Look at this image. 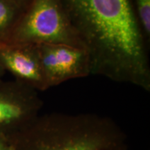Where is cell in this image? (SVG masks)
<instances>
[{"label":"cell","mask_w":150,"mask_h":150,"mask_svg":"<svg viewBox=\"0 0 150 150\" xmlns=\"http://www.w3.org/2000/svg\"><path fill=\"white\" fill-rule=\"evenodd\" d=\"M91 60V74L150 91L147 44L131 0H62Z\"/></svg>","instance_id":"obj_1"},{"label":"cell","mask_w":150,"mask_h":150,"mask_svg":"<svg viewBox=\"0 0 150 150\" xmlns=\"http://www.w3.org/2000/svg\"><path fill=\"white\" fill-rule=\"evenodd\" d=\"M9 138L16 150H129L122 129L110 118L93 113L39 115Z\"/></svg>","instance_id":"obj_2"},{"label":"cell","mask_w":150,"mask_h":150,"mask_svg":"<svg viewBox=\"0 0 150 150\" xmlns=\"http://www.w3.org/2000/svg\"><path fill=\"white\" fill-rule=\"evenodd\" d=\"M6 43L63 44L85 49L62 0H32Z\"/></svg>","instance_id":"obj_3"},{"label":"cell","mask_w":150,"mask_h":150,"mask_svg":"<svg viewBox=\"0 0 150 150\" xmlns=\"http://www.w3.org/2000/svg\"><path fill=\"white\" fill-rule=\"evenodd\" d=\"M43 102L38 91L15 79L0 81V135L11 137L38 117Z\"/></svg>","instance_id":"obj_4"},{"label":"cell","mask_w":150,"mask_h":150,"mask_svg":"<svg viewBox=\"0 0 150 150\" xmlns=\"http://www.w3.org/2000/svg\"><path fill=\"white\" fill-rule=\"evenodd\" d=\"M38 47L49 88L91 74V60L84 48L63 44H41Z\"/></svg>","instance_id":"obj_5"},{"label":"cell","mask_w":150,"mask_h":150,"mask_svg":"<svg viewBox=\"0 0 150 150\" xmlns=\"http://www.w3.org/2000/svg\"><path fill=\"white\" fill-rule=\"evenodd\" d=\"M0 63L16 80L38 92L49 89L36 45L1 44Z\"/></svg>","instance_id":"obj_6"},{"label":"cell","mask_w":150,"mask_h":150,"mask_svg":"<svg viewBox=\"0 0 150 150\" xmlns=\"http://www.w3.org/2000/svg\"><path fill=\"white\" fill-rule=\"evenodd\" d=\"M23 12L9 0H0V45L8 40Z\"/></svg>","instance_id":"obj_7"},{"label":"cell","mask_w":150,"mask_h":150,"mask_svg":"<svg viewBox=\"0 0 150 150\" xmlns=\"http://www.w3.org/2000/svg\"><path fill=\"white\" fill-rule=\"evenodd\" d=\"M144 38L149 44L150 0H131Z\"/></svg>","instance_id":"obj_8"},{"label":"cell","mask_w":150,"mask_h":150,"mask_svg":"<svg viewBox=\"0 0 150 150\" xmlns=\"http://www.w3.org/2000/svg\"><path fill=\"white\" fill-rule=\"evenodd\" d=\"M0 150H16L14 142L11 138L0 135Z\"/></svg>","instance_id":"obj_9"},{"label":"cell","mask_w":150,"mask_h":150,"mask_svg":"<svg viewBox=\"0 0 150 150\" xmlns=\"http://www.w3.org/2000/svg\"><path fill=\"white\" fill-rule=\"evenodd\" d=\"M9 1L15 4L18 7H20L22 11H24L29 6L32 0H9Z\"/></svg>","instance_id":"obj_10"},{"label":"cell","mask_w":150,"mask_h":150,"mask_svg":"<svg viewBox=\"0 0 150 150\" xmlns=\"http://www.w3.org/2000/svg\"><path fill=\"white\" fill-rule=\"evenodd\" d=\"M4 73H5L4 69L3 68V67L1 66V63H0V81L2 80V79H1V78H2L4 74Z\"/></svg>","instance_id":"obj_11"}]
</instances>
